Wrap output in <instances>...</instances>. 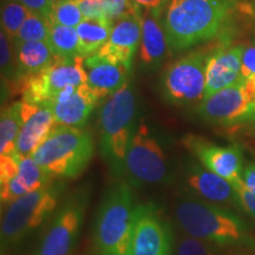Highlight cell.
I'll use <instances>...</instances> for the list:
<instances>
[{
    "label": "cell",
    "instance_id": "1",
    "mask_svg": "<svg viewBox=\"0 0 255 255\" xmlns=\"http://www.w3.org/2000/svg\"><path fill=\"white\" fill-rule=\"evenodd\" d=\"M175 219L187 235L208 244L255 248L253 233L244 220L186 190L176 201Z\"/></svg>",
    "mask_w": 255,
    "mask_h": 255
},
{
    "label": "cell",
    "instance_id": "2",
    "mask_svg": "<svg viewBox=\"0 0 255 255\" xmlns=\"http://www.w3.org/2000/svg\"><path fill=\"white\" fill-rule=\"evenodd\" d=\"M226 12L225 0H169L162 15L169 47L183 51L212 39Z\"/></svg>",
    "mask_w": 255,
    "mask_h": 255
},
{
    "label": "cell",
    "instance_id": "3",
    "mask_svg": "<svg viewBox=\"0 0 255 255\" xmlns=\"http://www.w3.org/2000/svg\"><path fill=\"white\" fill-rule=\"evenodd\" d=\"M137 100L131 83L105 98L100 110L101 154L114 176L124 178L128 148L137 129Z\"/></svg>",
    "mask_w": 255,
    "mask_h": 255
},
{
    "label": "cell",
    "instance_id": "4",
    "mask_svg": "<svg viewBox=\"0 0 255 255\" xmlns=\"http://www.w3.org/2000/svg\"><path fill=\"white\" fill-rule=\"evenodd\" d=\"M137 203L127 181L109 187L98 206L94 242L100 255H128Z\"/></svg>",
    "mask_w": 255,
    "mask_h": 255
},
{
    "label": "cell",
    "instance_id": "5",
    "mask_svg": "<svg viewBox=\"0 0 255 255\" xmlns=\"http://www.w3.org/2000/svg\"><path fill=\"white\" fill-rule=\"evenodd\" d=\"M65 190V181L55 178L47 186L9 203L2 214L0 228L2 250L14 247L52 218L64 199Z\"/></svg>",
    "mask_w": 255,
    "mask_h": 255
},
{
    "label": "cell",
    "instance_id": "6",
    "mask_svg": "<svg viewBox=\"0 0 255 255\" xmlns=\"http://www.w3.org/2000/svg\"><path fill=\"white\" fill-rule=\"evenodd\" d=\"M90 133L82 128L56 126L32 155L53 178H76L84 173L94 156Z\"/></svg>",
    "mask_w": 255,
    "mask_h": 255
},
{
    "label": "cell",
    "instance_id": "7",
    "mask_svg": "<svg viewBox=\"0 0 255 255\" xmlns=\"http://www.w3.org/2000/svg\"><path fill=\"white\" fill-rule=\"evenodd\" d=\"M124 178L131 187L159 186L171 181L165 149L146 123H139L128 148Z\"/></svg>",
    "mask_w": 255,
    "mask_h": 255
},
{
    "label": "cell",
    "instance_id": "8",
    "mask_svg": "<svg viewBox=\"0 0 255 255\" xmlns=\"http://www.w3.org/2000/svg\"><path fill=\"white\" fill-rule=\"evenodd\" d=\"M90 195V187L84 184L64 196L32 255L72 254L87 214Z\"/></svg>",
    "mask_w": 255,
    "mask_h": 255
},
{
    "label": "cell",
    "instance_id": "9",
    "mask_svg": "<svg viewBox=\"0 0 255 255\" xmlns=\"http://www.w3.org/2000/svg\"><path fill=\"white\" fill-rule=\"evenodd\" d=\"M83 64L84 58L79 56L73 58L56 57L51 65L23 82V101L44 104L52 101L65 88L88 83Z\"/></svg>",
    "mask_w": 255,
    "mask_h": 255
},
{
    "label": "cell",
    "instance_id": "10",
    "mask_svg": "<svg viewBox=\"0 0 255 255\" xmlns=\"http://www.w3.org/2000/svg\"><path fill=\"white\" fill-rule=\"evenodd\" d=\"M206 60L201 52L191 53L168 66L162 77L165 101L184 107L201 103L206 97Z\"/></svg>",
    "mask_w": 255,
    "mask_h": 255
},
{
    "label": "cell",
    "instance_id": "11",
    "mask_svg": "<svg viewBox=\"0 0 255 255\" xmlns=\"http://www.w3.org/2000/svg\"><path fill=\"white\" fill-rule=\"evenodd\" d=\"M174 233L154 203H137L128 255H173Z\"/></svg>",
    "mask_w": 255,
    "mask_h": 255
},
{
    "label": "cell",
    "instance_id": "12",
    "mask_svg": "<svg viewBox=\"0 0 255 255\" xmlns=\"http://www.w3.org/2000/svg\"><path fill=\"white\" fill-rule=\"evenodd\" d=\"M255 107V95L241 79L231 87L222 89L197 105L199 116L216 126H234L252 119Z\"/></svg>",
    "mask_w": 255,
    "mask_h": 255
},
{
    "label": "cell",
    "instance_id": "13",
    "mask_svg": "<svg viewBox=\"0 0 255 255\" xmlns=\"http://www.w3.org/2000/svg\"><path fill=\"white\" fill-rule=\"evenodd\" d=\"M183 143L203 167L234 187L242 184V152L238 145H218L197 136H187Z\"/></svg>",
    "mask_w": 255,
    "mask_h": 255
},
{
    "label": "cell",
    "instance_id": "14",
    "mask_svg": "<svg viewBox=\"0 0 255 255\" xmlns=\"http://www.w3.org/2000/svg\"><path fill=\"white\" fill-rule=\"evenodd\" d=\"M142 37V9L136 7L131 12L114 21L110 38L97 52L98 56L110 62L131 68Z\"/></svg>",
    "mask_w": 255,
    "mask_h": 255
},
{
    "label": "cell",
    "instance_id": "15",
    "mask_svg": "<svg viewBox=\"0 0 255 255\" xmlns=\"http://www.w3.org/2000/svg\"><path fill=\"white\" fill-rule=\"evenodd\" d=\"M100 101L90 85L83 83L78 87L65 88L52 101L44 104L52 110L57 126L83 128Z\"/></svg>",
    "mask_w": 255,
    "mask_h": 255
},
{
    "label": "cell",
    "instance_id": "16",
    "mask_svg": "<svg viewBox=\"0 0 255 255\" xmlns=\"http://www.w3.org/2000/svg\"><path fill=\"white\" fill-rule=\"evenodd\" d=\"M20 103L23 123L19 131L15 151L21 157H27L34 154L38 146L45 141L57 124L49 105L34 104L26 101H21Z\"/></svg>",
    "mask_w": 255,
    "mask_h": 255
},
{
    "label": "cell",
    "instance_id": "17",
    "mask_svg": "<svg viewBox=\"0 0 255 255\" xmlns=\"http://www.w3.org/2000/svg\"><path fill=\"white\" fill-rule=\"evenodd\" d=\"M183 182L188 193L220 206H238L237 189L229 181L202 164L190 163L184 170Z\"/></svg>",
    "mask_w": 255,
    "mask_h": 255
},
{
    "label": "cell",
    "instance_id": "18",
    "mask_svg": "<svg viewBox=\"0 0 255 255\" xmlns=\"http://www.w3.org/2000/svg\"><path fill=\"white\" fill-rule=\"evenodd\" d=\"M245 46L220 49L206 60V97L241 81V60ZM205 97V98H206Z\"/></svg>",
    "mask_w": 255,
    "mask_h": 255
},
{
    "label": "cell",
    "instance_id": "19",
    "mask_svg": "<svg viewBox=\"0 0 255 255\" xmlns=\"http://www.w3.org/2000/svg\"><path fill=\"white\" fill-rule=\"evenodd\" d=\"M88 84L100 100H105L119 91L128 83L129 70L122 64H117L98 56L97 53L84 58Z\"/></svg>",
    "mask_w": 255,
    "mask_h": 255
},
{
    "label": "cell",
    "instance_id": "20",
    "mask_svg": "<svg viewBox=\"0 0 255 255\" xmlns=\"http://www.w3.org/2000/svg\"><path fill=\"white\" fill-rule=\"evenodd\" d=\"M52 176L32 156L21 157L19 171L7 183L0 184L1 206L7 207L19 197L45 187L52 181Z\"/></svg>",
    "mask_w": 255,
    "mask_h": 255
},
{
    "label": "cell",
    "instance_id": "21",
    "mask_svg": "<svg viewBox=\"0 0 255 255\" xmlns=\"http://www.w3.org/2000/svg\"><path fill=\"white\" fill-rule=\"evenodd\" d=\"M168 47L162 15L142 11V37L138 46L141 63L145 68H156L164 59Z\"/></svg>",
    "mask_w": 255,
    "mask_h": 255
},
{
    "label": "cell",
    "instance_id": "22",
    "mask_svg": "<svg viewBox=\"0 0 255 255\" xmlns=\"http://www.w3.org/2000/svg\"><path fill=\"white\" fill-rule=\"evenodd\" d=\"M114 21L107 18L84 19L76 27L79 38V56L88 58L97 53L109 40Z\"/></svg>",
    "mask_w": 255,
    "mask_h": 255
},
{
    "label": "cell",
    "instance_id": "23",
    "mask_svg": "<svg viewBox=\"0 0 255 255\" xmlns=\"http://www.w3.org/2000/svg\"><path fill=\"white\" fill-rule=\"evenodd\" d=\"M17 49L21 82L47 68L56 58L47 41H25Z\"/></svg>",
    "mask_w": 255,
    "mask_h": 255
},
{
    "label": "cell",
    "instance_id": "24",
    "mask_svg": "<svg viewBox=\"0 0 255 255\" xmlns=\"http://www.w3.org/2000/svg\"><path fill=\"white\" fill-rule=\"evenodd\" d=\"M21 123H23V116H21L20 102L2 109L0 117V155L17 154L15 145H17Z\"/></svg>",
    "mask_w": 255,
    "mask_h": 255
},
{
    "label": "cell",
    "instance_id": "25",
    "mask_svg": "<svg viewBox=\"0 0 255 255\" xmlns=\"http://www.w3.org/2000/svg\"><path fill=\"white\" fill-rule=\"evenodd\" d=\"M46 41L56 57L73 58L79 56V38L76 27L50 24V33Z\"/></svg>",
    "mask_w": 255,
    "mask_h": 255
},
{
    "label": "cell",
    "instance_id": "26",
    "mask_svg": "<svg viewBox=\"0 0 255 255\" xmlns=\"http://www.w3.org/2000/svg\"><path fill=\"white\" fill-rule=\"evenodd\" d=\"M30 11L18 0H1V30L14 40Z\"/></svg>",
    "mask_w": 255,
    "mask_h": 255
},
{
    "label": "cell",
    "instance_id": "27",
    "mask_svg": "<svg viewBox=\"0 0 255 255\" xmlns=\"http://www.w3.org/2000/svg\"><path fill=\"white\" fill-rule=\"evenodd\" d=\"M0 65L2 78L6 81L21 82L18 64V49L13 40L9 39L2 30L0 32Z\"/></svg>",
    "mask_w": 255,
    "mask_h": 255
},
{
    "label": "cell",
    "instance_id": "28",
    "mask_svg": "<svg viewBox=\"0 0 255 255\" xmlns=\"http://www.w3.org/2000/svg\"><path fill=\"white\" fill-rule=\"evenodd\" d=\"M50 33V23L46 18L30 12L25 23L18 31L13 43L15 46L25 41H46Z\"/></svg>",
    "mask_w": 255,
    "mask_h": 255
},
{
    "label": "cell",
    "instance_id": "29",
    "mask_svg": "<svg viewBox=\"0 0 255 255\" xmlns=\"http://www.w3.org/2000/svg\"><path fill=\"white\" fill-rule=\"evenodd\" d=\"M50 24L77 27L84 20L77 0H63L52 6V12L47 18Z\"/></svg>",
    "mask_w": 255,
    "mask_h": 255
},
{
    "label": "cell",
    "instance_id": "30",
    "mask_svg": "<svg viewBox=\"0 0 255 255\" xmlns=\"http://www.w3.org/2000/svg\"><path fill=\"white\" fill-rule=\"evenodd\" d=\"M175 255H216V253L208 242L187 235L178 241Z\"/></svg>",
    "mask_w": 255,
    "mask_h": 255
},
{
    "label": "cell",
    "instance_id": "31",
    "mask_svg": "<svg viewBox=\"0 0 255 255\" xmlns=\"http://www.w3.org/2000/svg\"><path fill=\"white\" fill-rule=\"evenodd\" d=\"M102 2H103L105 17L113 21L117 20L137 7L130 0H102Z\"/></svg>",
    "mask_w": 255,
    "mask_h": 255
},
{
    "label": "cell",
    "instance_id": "32",
    "mask_svg": "<svg viewBox=\"0 0 255 255\" xmlns=\"http://www.w3.org/2000/svg\"><path fill=\"white\" fill-rule=\"evenodd\" d=\"M20 156L18 154L0 155V184L7 183L19 171Z\"/></svg>",
    "mask_w": 255,
    "mask_h": 255
},
{
    "label": "cell",
    "instance_id": "33",
    "mask_svg": "<svg viewBox=\"0 0 255 255\" xmlns=\"http://www.w3.org/2000/svg\"><path fill=\"white\" fill-rule=\"evenodd\" d=\"M84 19L107 18L102 0H77Z\"/></svg>",
    "mask_w": 255,
    "mask_h": 255
},
{
    "label": "cell",
    "instance_id": "34",
    "mask_svg": "<svg viewBox=\"0 0 255 255\" xmlns=\"http://www.w3.org/2000/svg\"><path fill=\"white\" fill-rule=\"evenodd\" d=\"M255 77V45L245 46L241 60V78L250 79Z\"/></svg>",
    "mask_w": 255,
    "mask_h": 255
},
{
    "label": "cell",
    "instance_id": "35",
    "mask_svg": "<svg viewBox=\"0 0 255 255\" xmlns=\"http://www.w3.org/2000/svg\"><path fill=\"white\" fill-rule=\"evenodd\" d=\"M238 194V206L255 220V195L248 191L244 184L235 187Z\"/></svg>",
    "mask_w": 255,
    "mask_h": 255
},
{
    "label": "cell",
    "instance_id": "36",
    "mask_svg": "<svg viewBox=\"0 0 255 255\" xmlns=\"http://www.w3.org/2000/svg\"><path fill=\"white\" fill-rule=\"evenodd\" d=\"M30 12L37 13L44 18H49L52 12V5L49 0H18Z\"/></svg>",
    "mask_w": 255,
    "mask_h": 255
},
{
    "label": "cell",
    "instance_id": "37",
    "mask_svg": "<svg viewBox=\"0 0 255 255\" xmlns=\"http://www.w3.org/2000/svg\"><path fill=\"white\" fill-rule=\"evenodd\" d=\"M130 1L142 11L162 15V11H164L169 0H130Z\"/></svg>",
    "mask_w": 255,
    "mask_h": 255
},
{
    "label": "cell",
    "instance_id": "38",
    "mask_svg": "<svg viewBox=\"0 0 255 255\" xmlns=\"http://www.w3.org/2000/svg\"><path fill=\"white\" fill-rule=\"evenodd\" d=\"M242 184L255 195V163H248L242 170Z\"/></svg>",
    "mask_w": 255,
    "mask_h": 255
},
{
    "label": "cell",
    "instance_id": "39",
    "mask_svg": "<svg viewBox=\"0 0 255 255\" xmlns=\"http://www.w3.org/2000/svg\"><path fill=\"white\" fill-rule=\"evenodd\" d=\"M49 1L51 2V5H56V4H58V2H60V1H63V0H49Z\"/></svg>",
    "mask_w": 255,
    "mask_h": 255
},
{
    "label": "cell",
    "instance_id": "40",
    "mask_svg": "<svg viewBox=\"0 0 255 255\" xmlns=\"http://www.w3.org/2000/svg\"><path fill=\"white\" fill-rule=\"evenodd\" d=\"M252 121H253V123L255 124V107H254V110H253V114H252Z\"/></svg>",
    "mask_w": 255,
    "mask_h": 255
}]
</instances>
